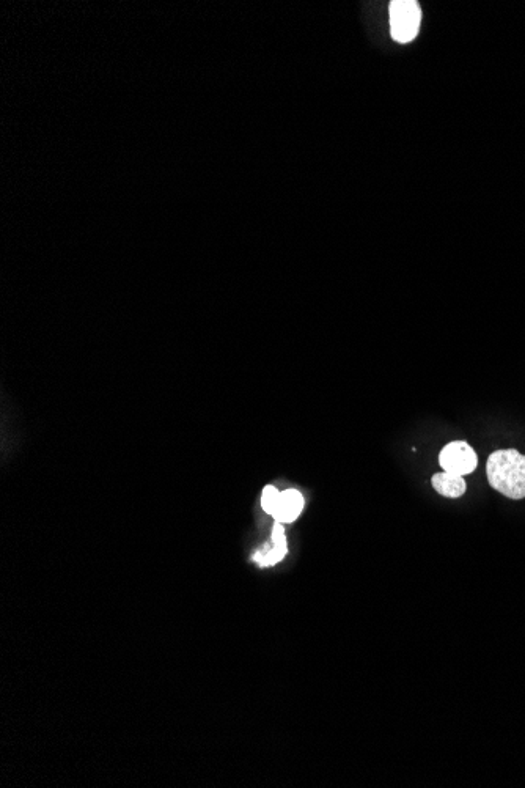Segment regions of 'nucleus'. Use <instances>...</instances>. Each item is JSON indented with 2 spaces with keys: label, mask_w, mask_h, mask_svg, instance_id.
Instances as JSON below:
<instances>
[{
  "label": "nucleus",
  "mask_w": 525,
  "mask_h": 788,
  "mask_svg": "<svg viewBox=\"0 0 525 788\" xmlns=\"http://www.w3.org/2000/svg\"><path fill=\"white\" fill-rule=\"evenodd\" d=\"M489 485L508 499L525 498V457L516 449L497 450L486 463Z\"/></svg>",
  "instance_id": "1"
},
{
  "label": "nucleus",
  "mask_w": 525,
  "mask_h": 788,
  "mask_svg": "<svg viewBox=\"0 0 525 788\" xmlns=\"http://www.w3.org/2000/svg\"><path fill=\"white\" fill-rule=\"evenodd\" d=\"M390 35L393 40L406 45L419 35L422 8L415 0H392L389 5Z\"/></svg>",
  "instance_id": "2"
},
{
  "label": "nucleus",
  "mask_w": 525,
  "mask_h": 788,
  "mask_svg": "<svg viewBox=\"0 0 525 788\" xmlns=\"http://www.w3.org/2000/svg\"><path fill=\"white\" fill-rule=\"evenodd\" d=\"M439 464L445 472L461 477L469 476L477 469V453L467 442H450L439 453Z\"/></svg>",
  "instance_id": "3"
},
{
  "label": "nucleus",
  "mask_w": 525,
  "mask_h": 788,
  "mask_svg": "<svg viewBox=\"0 0 525 788\" xmlns=\"http://www.w3.org/2000/svg\"><path fill=\"white\" fill-rule=\"evenodd\" d=\"M302 509H304L302 494L296 490H287L280 493L276 509L271 516L277 523H293L301 515Z\"/></svg>",
  "instance_id": "4"
},
{
  "label": "nucleus",
  "mask_w": 525,
  "mask_h": 788,
  "mask_svg": "<svg viewBox=\"0 0 525 788\" xmlns=\"http://www.w3.org/2000/svg\"><path fill=\"white\" fill-rule=\"evenodd\" d=\"M431 483H433L434 490L442 494V496H445V498H461L467 490L464 477L456 476V474H450V472L445 471L434 474Z\"/></svg>",
  "instance_id": "5"
},
{
  "label": "nucleus",
  "mask_w": 525,
  "mask_h": 788,
  "mask_svg": "<svg viewBox=\"0 0 525 788\" xmlns=\"http://www.w3.org/2000/svg\"><path fill=\"white\" fill-rule=\"evenodd\" d=\"M272 543H274V546H272L269 551L255 556V560H257L258 564L263 565V567L277 564V562H280L283 556L288 553L287 538H285V531H283L282 523H277L274 529H272Z\"/></svg>",
  "instance_id": "6"
},
{
  "label": "nucleus",
  "mask_w": 525,
  "mask_h": 788,
  "mask_svg": "<svg viewBox=\"0 0 525 788\" xmlns=\"http://www.w3.org/2000/svg\"><path fill=\"white\" fill-rule=\"evenodd\" d=\"M280 491L277 490L276 487H266L263 490V494H261V507L265 510L268 515H272L274 513V509H276L277 501H279Z\"/></svg>",
  "instance_id": "7"
}]
</instances>
